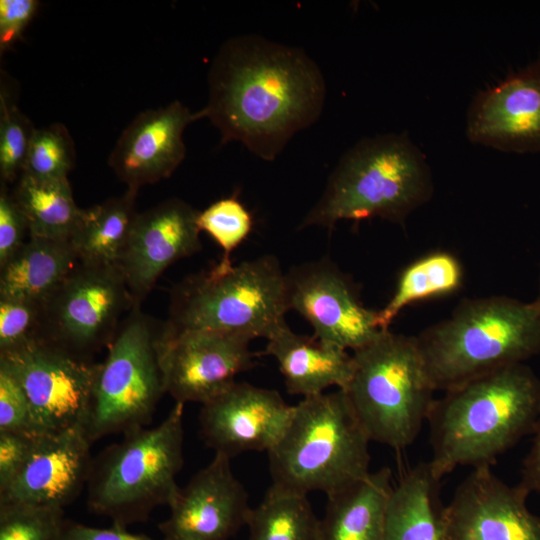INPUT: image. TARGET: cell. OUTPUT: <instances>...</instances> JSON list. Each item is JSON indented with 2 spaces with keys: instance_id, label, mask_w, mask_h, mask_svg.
<instances>
[{
  "instance_id": "cell-30",
  "label": "cell",
  "mask_w": 540,
  "mask_h": 540,
  "mask_svg": "<svg viewBox=\"0 0 540 540\" xmlns=\"http://www.w3.org/2000/svg\"><path fill=\"white\" fill-rule=\"evenodd\" d=\"M75 147L67 128L60 123L36 128L24 171L39 179L63 180L74 166Z\"/></svg>"
},
{
  "instance_id": "cell-35",
  "label": "cell",
  "mask_w": 540,
  "mask_h": 540,
  "mask_svg": "<svg viewBox=\"0 0 540 540\" xmlns=\"http://www.w3.org/2000/svg\"><path fill=\"white\" fill-rule=\"evenodd\" d=\"M29 237L26 218L12 191L1 183L0 189V268L4 266Z\"/></svg>"
},
{
  "instance_id": "cell-8",
  "label": "cell",
  "mask_w": 540,
  "mask_h": 540,
  "mask_svg": "<svg viewBox=\"0 0 540 540\" xmlns=\"http://www.w3.org/2000/svg\"><path fill=\"white\" fill-rule=\"evenodd\" d=\"M353 373L344 390L370 441L401 450L427 421L436 389L416 336L383 330L352 352Z\"/></svg>"
},
{
  "instance_id": "cell-19",
  "label": "cell",
  "mask_w": 540,
  "mask_h": 540,
  "mask_svg": "<svg viewBox=\"0 0 540 540\" xmlns=\"http://www.w3.org/2000/svg\"><path fill=\"white\" fill-rule=\"evenodd\" d=\"M475 144L504 152L540 153V61L480 92L467 115Z\"/></svg>"
},
{
  "instance_id": "cell-14",
  "label": "cell",
  "mask_w": 540,
  "mask_h": 540,
  "mask_svg": "<svg viewBox=\"0 0 540 540\" xmlns=\"http://www.w3.org/2000/svg\"><path fill=\"white\" fill-rule=\"evenodd\" d=\"M529 495L490 466L473 468L444 507L447 540H540V517L528 509Z\"/></svg>"
},
{
  "instance_id": "cell-3",
  "label": "cell",
  "mask_w": 540,
  "mask_h": 540,
  "mask_svg": "<svg viewBox=\"0 0 540 540\" xmlns=\"http://www.w3.org/2000/svg\"><path fill=\"white\" fill-rule=\"evenodd\" d=\"M433 190L427 159L407 133L366 137L341 156L299 228L332 230L339 221L374 217L403 223Z\"/></svg>"
},
{
  "instance_id": "cell-12",
  "label": "cell",
  "mask_w": 540,
  "mask_h": 540,
  "mask_svg": "<svg viewBox=\"0 0 540 540\" xmlns=\"http://www.w3.org/2000/svg\"><path fill=\"white\" fill-rule=\"evenodd\" d=\"M289 310L313 327L322 343L355 351L381 331L377 311L366 308L351 280L331 261L322 259L292 268L285 274Z\"/></svg>"
},
{
  "instance_id": "cell-16",
  "label": "cell",
  "mask_w": 540,
  "mask_h": 540,
  "mask_svg": "<svg viewBox=\"0 0 540 540\" xmlns=\"http://www.w3.org/2000/svg\"><path fill=\"white\" fill-rule=\"evenodd\" d=\"M276 390L234 382L202 404L201 435L215 453L229 458L247 451H270L293 413Z\"/></svg>"
},
{
  "instance_id": "cell-40",
  "label": "cell",
  "mask_w": 540,
  "mask_h": 540,
  "mask_svg": "<svg viewBox=\"0 0 540 540\" xmlns=\"http://www.w3.org/2000/svg\"><path fill=\"white\" fill-rule=\"evenodd\" d=\"M536 300H537V301L539 302V304H540V283H539V295H538V297L536 298Z\"/></svg>"
},
{
  "instance_id": "cell-10",
  "label": "cell",
  "mask_w": 540,
  "mask_h": 540,
  "mask_svg": "<svg viewBox=\"0 0 540 540\" xmlns=\"http://www.w3.org/2000/svg\"><path fill=\"white\" fill-rule=\"evenodd\" d=\"M134 308L117 266H77L43 303L39 338L79 358L90 360L109 346L118 332L121 315Z\"/></svg>"
},
{
  "instance_id": "cell-5",
  "label": "cell",
  "mask_w": 540,
  "mask_h": 540,
  "mask_svg": "<svg viewBox=\"0 0 540 540\" xmlns=\"http://www.w3.org/2000/svg\"><path fill=\"white\" fill-rule=\"evenodd\" d=\"M369 442L344 390L305 397L267 452L272 485L334 495L370 473Z\"/></svg>"
},
{
  "instance_id": "cell-22",
  "label": "cell",
  "mask_w": 540,
  "mask_h": 540,
  "mask_svg": "<svg viewBox=\"0 0 540 540\" xmlns=\"http://www.w3.org/2000/svg\"><path fill=\"white\" fill-rule=\"evenodd\" d=\"M392 472L383 467L328 498L320 540H384Z\"/></svg>"
},
{
  "instance_id": "cell-17",
  "label": "cell",
  "mask_w": 540,
  "mask_h": 540,
  "mask_svg": "<svg viewBox=\"0 0 540 540\" xmlns=\"http://www.w3.org/2000/svg\"><path fill=\"white\" fill-rule=\"evenodd\" d=\"M198 211L178 198L137 213L117 265L140 307L160 275L174 262L201 249Z\"/></svg>"
},
{
  "instance_id": "cell-7",
  "label": "cell",
  "mask_w": 540,
  "mask_h": 540,
  "mask_svg": "<svg viewBox=\"0 0 540 540\" xmlns=\"http://www.w3.org/2000/svg\"><path fill=\"white\" fill-rule=\"evenodd\" d=\"M184 405L175 402L157 426L125 434L93 459L87 483L91 512L127 528L146 521L157 507H169L180 489Z\"/></svg>"
},
{
  "instance_id": "cell-26",
  "label": "cell",
  "mask_w": 540,
  "mask_h": 540,
  "mask_svg": "<svg viewBox=\"0 0 540 540\" xmlns=\"http://www.w3.org/2000/svg\"><path fill=\"white\" fill-rule=\"evenodd\" d=\"M12 195L26 218L29 237L70 240L82 209L74 201L68 179L22 174Z\"/></svg>"
},
{
  "instance_id": "cell-33",
  "label": "cell",
  "mask_w": 540,
  "mask_h": 540,
  "mask_svg": "<svg viewBox=\"0 0 540 540\" xmlns=\"http://www.w3.org/2000/svg\"><path fill=\"white\" fill-rule=\"evenodd\" d=\"M43 303L0 297V352L16 348L41 332Z\"/></svg>"
},
{
  "instance_id": "cell-34",
  "label": "cell",
  "mask_w": 540,
  "mask_h": 540,
  "mask_svg": "<svg viewBox=\"0 0 540 540\" xmlns=\"http://www.w3.org/2000/svg\"><path fill=\"white\" fill-rule=\"evenodd\" d=\"M0 432L28 437L44 435L40 432L29 400L15 377L0 365Z\"/></svg>"
},
{
  "instance_id": "cell-28",
  "label": "cell",
  "mask_w": 540,
  "mask_h": 540,
  "mask_svg": "<svg viewBox=\"0 0 540 540\" xmlns=\"http://www.w3.org/2000/svg\"><path fill=\"white\" fill-rule=\"evenodd\" d=\"M319 521L307 495L271 485L251 510L248 540H320Z\"/></svg>"
},
{
  "instance_id": "cell-38",
  "label": "cell",
  "mask_w": 540,
  "mask_h": 540,
  "mask_svg": "<svg viewBox=\"0 0 540 540\" xmlns=\"http://www.w3.org/2000/svg\"><path fill=\"white\" fill-rule=\"evenodd\" d=\"M60 540H155L148 535L133 533L125 527L112 525L109 528L88 526L65 520Z\"/></svg>"
},
{
  "instance_id": "cell-21",
  "label": "cell",
  "mask_w": 540,
  "mask_h": 540,
  "mask_svg": "<svg viewBox=\"0 0 540 540\" xmlns=\"http://www.w3.org/2000/svg\"><path fill=\"white\" fill-rule=\"evenodd\" d=\"M267 340L261 355L277 361L288 393L305 398L332 386L347 388L353 373L352 355L347 350L296 334L287 323Z\"/></svg>"
},
{
  "instance_id": "cell-13",
  "label": "cell",
  "mask_w": 540,
  "mask_h": 540,
  "mask_svg": "<svg viewBox=\"0 0 540 540\" xmlns=\"http://www.w3.org/2000/svg\"><path fill=\"white\" fill-rule=\"evenodd\" d=\"M250 341L213 331L168 333L162 325L158 351L166 393L183 404L208 402L254 366Z\"/></svg>"
},
{
  "instance_id": "cell-37",
  "label": "cell",
  "mask_w": 540,
  "mask_h": 540,
  "mask_svg": "<svg viewBox=\"0 0 540 540\" xmlns=\"http://www.w3.org/2000/svg\"><path fill=\"white\" fill-rule=\"evenodd\" d=\"M36 438L0 432V491L7 487L22 468Z\"/></svg>"
},
{
  "instance_id": "cell-36",
  "label": "cell",
  "mask_w": 540,
  "mask_h": 540,
  "mask_svg": "<svg viewBox=\"0 0 540 540\" xmlns=\"http://www.w3.org/2000/svg\"><path fill=\"white\" fill-rule=\"evenodd\" d=\"M37 0L0 1V51L3 54L22 36L38 12Z\"/></svg>"
},
{
  "instance_id": "cell-24",
  "label": "cell",
  "mask_w": 540,
  "mask_h": 540,
  "mask_svg": "<svg viewBox=\"0 0 540 540\" xmlns=\"http://www.w3.org/2000/svg\"><path fill=\"white\" fill-rule=\"evenodd\" d=\"M79 263L68 240L28 237L0 268V297L44 303Z\"/></svg>"
},
{
  "instance_id": "cell-9",
  "label": "cell",
  "mask_w": 540,
  "mask_h": 540,
  "mask_svg": "<svg viewBox=\"0 0 540 540\" xmlns=\"http://www.w3.org/2000/svg\"><path fill=\"white\" fill-rule=\"evenodd\" d=\"M162 325L130 310L109 345L105 360L97 363L84 431L91 443L113 434L145 428L166 393L159 361Z\"/></svg>"
},
{
  "instance_id": "cell-29",
  "label": "cell",
  "mask_w": 540,
  "mask_h": 540,
  "mask_svg": "<svg viewBox=\"0 0 540 540\" xmlns=\"http://www.w3.org/2000/svg\"><path fill=\"white\" fill-rule=\"evenodd\" d=\"M6 81L0 85V179L6 185L22 175L35 132L30 119L18 108Z\"/></svg>"
},
{
  "instance_id": "cell-27",
  "label": "cell",
  "mask_w": 540,
  "mask_h": 540,
  "mask_svg": "<svg viewBox=\"0 0 540 540\" xmlns=\"http://www.w3.org/2000/svg\"><path fill=\"white\" fill-rule=\"evenodd\" d=\"M462 281L463 267L449 252H431L415 260L401 272L393 295L386 305L377 311L378 327L389 330V326L404 307L451 294L461 287Z\"/></svg>"
},
{
  "instance_id": "cell-1",
  "label": "cell",
  "mask_w": 540,
  "mask_h": 540,
  "mask_svg": "<svg viewBox=\"0 0 540 540\" xmlns=\"http://www.w3.org/2000/svg\"><path fill=\"white\" fill-rule=\"evenodd\" d=\"M208 84L207 104L195 119H209L222 144L240 142L265 161L319 119L326 99L323 73L302 48L254 34L221 45Z\"/></svg>"
},
{
  "instance_id": "cell-23",
  "label": "cell",
  "mask_w": 540,
  "mask_h": 540,
  "mask_svg": "<svg viewBox=\"0 0 540 540\" xmlns=\"http://www.w3.org/2000/svg\"><path fill=\"white\" fill-rule=\"evenodd\" d=\"M440 479L429 462L409 470L388 499L384 540H447Z\"/></svg>"
},
{
  "instance_id": "cell-31",
  "label": "cell",
  "mask_w": 540,
  "mask_h": 540,
  "mask_svg": "<svg viewBox=\"0 0 540 540\" xmlns=\"http://www.w3.org/2000/svg\"><path fill=\"white\" fill-rule=\"evenodd\" d=\"M200 231L209 234L223 250V258L230 255L250 234L253 217L236 196L222 198L198 212Z\"/></svg>"
},
{
  "instance_id": "cell-15",
  "label": "cell",
  "mask_w": 540,
  "mask_h": 540,
  "mask_svg": "<svg viewBox=\"0 0 540 540\" xmlns=\"http://www.w3.org/2000/svg\"><path fill=\"white\" fill-rule=\"evenodd\" d=\"M230 459L215 453L206 467L180 487L169 505L170 515L158 526L163 540H228L247 526L252 508Z\"/></svg>"
},
{
  "instance_id": "cell-20",
  "label": "cell",
  "mask_w": 540,
  "mask_h": 540,
  "mask_svg": "<svg viewBox=\"0 0 540 540\" xmlns=\"http://www.w3.org/2000/svg\"><path fill=\"white\" fill-rule=\"evenodd\" d=\"M196 121L180 101L138 114L118 138L108 164L127 190L170 177L186 156L183 134Z\"/></svg>"
},
{
  "instance_id": "cell-2",
  "label": "cell",
  "mask_w": 540,
  "mask_h": 540,
  "mask_svg": "<svg viewBox=\"0 0 540 540\" xmlns=\"http://www.w3.org/2000/svg\"><path fill=\"white\" fill-rule=\"evenodd\" d=\"M540 417V379L525 363L472 379L435 399L427 417L433 474L490 466L527 435Z\"/></svg>"
},
{
  "instance_id": "cell-25",
  "label": "cell",
  "mask_w": 540,
  "mask_h": 540,
  "mask_svg": "<svg viewBox=\"0 0 540 540\" xmlns=\"http://www.w3.org/2000/svg\"><path fill=\"white\" fill-rule=\"evenodd\" d=\"M137 192L127 190L87 209H82L70 238L80 262L117 266L128 242L135 218Z\"/></svg>"
},
{
  "instance_id": "cell-18",
  "label": "cell",
  "mask_w": 540,
  "mask_h": 540,
  "mask_svg": "<svg viewBox=\"0 0 540 540\" xmlns=\"http://www.w3.org/2000/svg\"><path fill=\"white\" fill-rule=\"evenodd\" d=\"M91 444L82 427L37 437L22 468L0 491V506L64 509L88 483Z\"/></svg>"
},
{
  "instance_id": "cell-6",
  "label": "cell",
  "mask_w": 540,
  "mask_h": 540,
  "mask_svg": "<svg viewBox=\"0 0 540 540\" xmlns=\"http://www.w3.org/2000/svg\"><path fill=\"white\" fill-rule=\"evenodd\" d=\"M288 310L285 273L274 256L238 265L222 257L174 287L163 329L268 339L286 323Z\"/></svg>"
},
{
  "instance_id": "cell-32",
  "label": "cell",
  "mask_w": 540,
  "mask_h": 540,
  "mask_svg": "<svg viewBox=\"0 0 540 540\" xmlns=\"http://www.w3.org/2000/svg\"><path fill=\"white\" fill-rule=\"evenodd\" d=\"M64 512L60 508L0 506V540H60Z\"/></svg>"
},
{
  "instance_id": "cell-39",
  "label": "cell",
  "mask_w": 540,
  "mask_h": 540,
  "mask_svg": "<svg viewBox=\"0 0 540 540\" xmlns=\"http://www.w3.org/2000/svg\"><path fill=\"white\" fill-rule=\"evenodd\" d=\"M532 436V444L523 461L519 482L530 494L540 492V417Z\"/></svg>"
},
{
  "instance_id": "cell-4",
  "label": "cell",
  "mask_w": 540,
  "mask_h": 540,
  "mask_svg": "<svg viewBox=\"0 0 540 540\" xmlns=\"http://www.w3.org/2000/svg\"><path fill=\"white\" fill-rule=\"evenodd\" d=\"M436 391L540 353V304L507 296L466 299L451 315L416 336Z\"/></svg>"
},
{
  "instance_id": "cell-11",
  "label": "cell",
  "mask_w": 540,
  "mask_h": 540,
  "mask_svg": "<svg viewBox=\"0 0 540 540\" xmlns=\"http://www.w3.org/2000/svg\"><path fill=\"white\" fill-rule=\"evenodd\" d=\"M0 365L21 385L42 434L84 429L97 363L38 337L0 352Z\"/></svg>"
}]
</instances>
